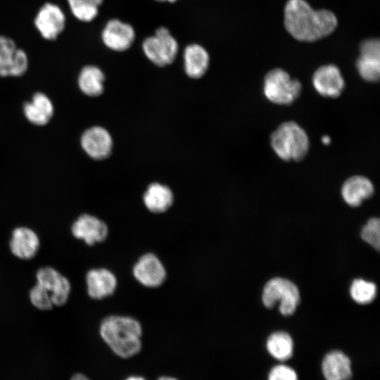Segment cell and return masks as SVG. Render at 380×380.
<instances>
[{
    "label": "cell",
    "mask_w": 380,
    "mask_h": 380,
    "mask_svg": "<svg viewBox=\"0 0 380 380\" xmlns=\"http://www.w3.org/2000/svg\"><path fill=\"white\" fill-rule=\"evenodd\" d=\"M125 380H145V379L141 376H132L128 377Z\"/></svg>",
    "instance_id": "cell-31"
},
{
    "label": "cell",
    "mask_w": 380,
    "mask_h": 380,
    "mask_svg": "<svg viewBox=\"0 0 380 380\" xmlns=\"http://www.w3.org/2000/svg\"><path fill=\"white\" fill-rule=\"evenodd\" d=\"M270 144L277 156L285 161L301 160L310 146L306 132L293 121L281 123L272 133Z\"/></svg>",
    "instance_id": "cell-3"
},
{
    "label": "cell",
    "mask_w": 380,
    "mask_h": 380,
    "mask_svg": "<svg viewBox=\"0 0 380 380\" xmlns=\"http://www.w3.org/2000/svg\"><path fill=\"white\" fill-rule=\"evenodd\" d=\"M356 68L365 81L374 82L380 77V43L377 39L363 41L360 46V56Z\"/></svg>",
    "instance_id": "cell-14"
},
{
    "label": "cell",
    "mask_w": 380,
    "mask_h": 380,
    "mask_svg": "<svg viewBox=\"0 0 380 380\" xmlns=\"http://www.w3.org/2000/svg\"><path fill=\"white\" fill-rule=\"evenodd\" d=\"M141 46L146 57L158 67L172 63L179 51L177 41L165 27L156 29L153 35L143 41Z\"/></svg>",
    "instance_id": "cell-6"
},
{
    "label": "cell",
    "mask_w": 380,
    "mask_h": 380,
    "mask_svg": "<svg viewBox=\"0 0 380 380\" xmlns=\"http://www.w3.org/2000/svg\"><path fill=\"white\" fill-rule=\"evenodd\" d=\"M262 301L267 308H272L279 302L280 313L284 316L291 315L300 303L299 290L289 279L274 277L264 286Z\"/></svg>",
    "instance_id": "cell-4"
},
{
    "label": "cell",
    "mask_w": 380,
    "mask_h": 380,
    "mask_svg": "<svg viewBox=\"0 0 380 380\" xmlns=\"http://www.w3.org/2000/svg\"><path fill=\"white\" fill-rule=\"evenodd\" d=\"M267 380H298V376L293 367L281 362L270 369Z\"/></svg>",
    "instance_id": "cell-28"
},
{
    "label": "cell",
    "mask_w": 380,
    "mask_h": 380,
    "mask_svg": "<svg viewBox=\"0 0 380 380\" xmlns=\"http://www.w3.org/2000/svg\"><path fill=\"white\" fill-rule=\"evenodd\" d=\"M39 247V236L32 229L20 226L12 231L9 248L17 258L30 260L37 255Z\"/></svg>",
    "instance_id": "cell-16"
},
{
    "label": "cell",
    "mask_w": 380,
    "mask_h": 380,
    "mask_svg": "<svg viewBox=\"0 0 380 380\" xmlns=\"http://www.w3.org/2000/svg\"><path fill=\"white\" fill-rule=\"evenodd\" d=\"M146 208L151 213L160 214L169 210L174 203L172 191L167 185L153 182L143 195Z\"/></svg>",
    "instance_id": "cell-22"
},
{
    "label": "cell",
    "mask_w": 380,
    "mask_h": 380,
    "mask_svg": "<svg viewBox=\"0 0 380 380\" xmlns=\"http://www.w3.org/2000/svg\"><path fill=\"white\" fill-rule=\"evenodd\" d=\"M81 148L91 159L108 158L113 151V140L110 132L101 126H92L85 129L80 139Z\"/></svg>",
    "instance_id": "cell-10"
},
{
    "label": "cell",
    "mask_w": 380,
    "mask_h": 380,
    "mask_svg": "<svg viewBox=\"0 0 380 380\" xmlns=\"http://www.w3.org/2000/svg\"><path fill=\"white\" fill-rule=\"evenodd\" d=\"M158 380H177L173 377L170 376H162L158 379Z\"/></svg>",
    "instance_id": "cell-32"
},
{
    "label": "cell",
    "mask_w": 380,
    "mask_h": 380,
    "mask_svg": "<svg viewBox=\"0 0 380 380\" xmlns=\"http://www.w3.org/2000/svg\"><path fill=\"white\" fill-rule=\"evenodd\" d=\"M157 1H160V2H170V3H175L176 1H177L178 0H156Z\"/></svg>",
    "instance_id": "cell-33"
},
{
    "label": "cell",
    "mask_w": 380,
    "mask_h": 380,
    "mask_svg": "<svg viewBox=\"0 0 380 380\" xmlns=\"http://www.w3.org/2000/svg\"><path fill=\"white\" fill-rule=\"evenodd\" d=\"M312 81L316 91L325 97L336 98L341 94L345 87L341 72L334 64L319 67L315 71Z\"/></svg>",
    "instance_id": "cell-15"
},
{
    "label": "cell",
    "mask_w": 380,
    "mask_h": 380,
    "mask_svg": "<svg viewBox=\"0 0 380 380\" xmlns=\"http://www.w3.org/2000/svg\"><path fill=\"white\" fill-rule=\"evenodd\" d=\"M374 192L372 182L362 175L348 178L341 187L343 201L351 207L359 206L364 200L370 198Z\"/></svg>",
    "instance_id": "cell-20"
},
{
    "label": "cell",
    "mask_w": 380,
    "mask_h": 380,
    "mask_svg": "<svg viewBox=\"0 0 380 380\" xmlns=\"http://www.w3.org/2000/svg\"><path fill=\"white\" fill-rule=\"evenodd\" d=\"M34 24L42 37L53 41L65 28V14L60 6L46 2L38 10Z\"/></svg>",
    "instance_id": "cell-9"
},
{
    "label": "cell",
    "mask_w": 380,
    "mask_h": 380,
    "mask_svg": "<svg viewBox=\"0 0 380 380\" xmlns=\"http://www.w3.org/2000/svg\"><path fill=\"white\" fill-rule=\"evenodd\" d=\"M72 235L88 246L104 241L108 235V227L99 217L90 215H80L72 224Z\"/></svg>",
    "instance_id": "cell-12"
},
{
    "label": "cell",
    "mask_w": 380,
    "mask_h": 380,
    "mask_svg": "<svg viewBox=\"0 0 380 380\" xmlns=\"http://www.w3.org/2000/svg\"><path fill=\"white\" fill-rule=\"evenodd\" d=\"M132 273L138 282L148 288L160 286L167 277L165 266L152 253H145L137 260L133 266Z\"/></svg>",
    "instance_id": "cell-11"
},
{
    "label": "cell",
    "mask_w": 380,
    "mask_h": 380,
    "mask_svg": "<svg viewBox=\"0 0 380 380\" xmlns=\"http://www.w3.org/2000/svg\"><path fill=\"white\" fill-rule=\"evenodd\" d=\"M35 284L48 296L54 307L64 305L70 298V281L52 267H42L37 271Z\"/></svg>",
    "instance_id": "cell-7"
},
{
    "label": "cell",
    "mask_w": 380,
    "mask_h": 380,
    "mask_svg": "<svg viewBox=\"0 0 380 380\" xmlns=\"http://www.w3.org/2000/svg\"><path fill=\"white\" fill-rule=\"evenodd\" d=\"M284 13L286 31L300 42H312L327 37L338 25L332 11L315 10L305 0H288Z\"/></svg>",
    "instance_id": "cell-1"
},
{
    "label": "cell",
    "mask_w": 380,
    "mask_h": 380,
    "mask_svg": "<svg viewBox=\"0 0 380 380\" xmlns=\"http://www.w3.org/2000/svg\"><path fill=\"white\" fill-rule=\"evenodd\" d=\"M266 349L269 355L280 362H284L293 355L294 343L286 331H277L267 338Z\"/></svg>",
    "instance_id": "cell-24"
},
{
    "label": "cell",
    "mask_w": 380,
    "mask_h": 380,
    "mask_svg": "<svg viewBox=\"0 0 380 380\" xmlns=\"http://www.w3.org/2000/svg\"><path fill=\"white\" fill-rule=\"evenodd\" d=\"M71 380H89L85 375L82 374H76L73 375Z\"/></svg>",
    "instance_id": "cell-29"
},
{
    "label": "cell",
    "mask_w": 380,
    "mask_h": 380,
    "mask_svg": "<svg viewBox=\"0 0 380 380\" xmlns=\"http://www.w3.org/2000/svg\"><path fill=\"white\" fill-rule=\"evenodd\" d=\"M135 37L134 27L117 18L109 20L101 34V40L107 48L120 52L129 49L134 43Z\"/></svg>",
    "instance_id": "cell-13"
},
{
    "label": "cell",
    "mask_w": 380,
    "mask_h": 380,
    "mask_svg": "<svg viewBox=\"0 0 380 380\" xmlns=\"http://www.w3.org/2000/svg\"><path fill=\"white\" fill-rule=\"evenodd\" d=\"M321 141L324 145H329L331 143V138L329 136L324 135L322 137Z\"/></svg>",
    "instance_id": "cell-30"
},
{
    "label": "cell",
    "mask_w": 380,
    "mask_h": 380,
    "mask_svg": "<svg viewBox=\"0 0 380 380\" xmlns=\"http://www.w3.org/2000/svg\"><path fill=\"white\" fill-rule=\"evenodd\" d=\"M321 371L325 380H350L353 376L350 357L339 350L325 354L321 362Z\"/></svg>",
    "instance_id": "cell-19"
},
{
    "label": "cell",
    "mask_w": 380,
    "mask_h": 380,
    "mask_svg": "<svg viewBox=\"0 0 380 380\" xmlns=\"http://www.w3.org/2000/svg\"><path fill=\"white\" fill-rule=\"evenodd\" d=\"M349 293L352 299L357 303L368 304L376 297V286L374 282L363 279H355L352 281Z\"/></svg>",
    "instance_id": "cell-26"
},
{
    "label": "cell",
    "mask_w": 380,
    "mask_h": 380,
    "mask_svg": "<svg viewBox=\"0 0 380 380\" xmlns=\"http://www.w3.org/2000/svg\"><path fill=\"white\" fill-rule=\"evenodd\" d=\"M99 332L105 343L121 357H131L141 348V325L132 317L108 316L101 322Z\"/></svg>",
    "instance_id": "cell-2"
},
{
    "label": "cell",
    "mask_w": 380,
    "mask_h": 380,
    "mask_svg": "<svg viewBox=\"0 0 380 380\" xmlns=\"http://www.w3.org/2000/svg\"><path fill=\"white\" fill-rule=\"evenodd\" d=\"M28 68L27 53L18 48L11 38L0 35V77H21Z\"/></svg>",
    "instance_id": "cell-8"
},
{
    "label": "cell",
    "mask_w": 380,
    "mask_h": 380,
    "mask_svg": "<svg viewBox=\"0 0 380 380\" xmlns=\"http://www.w3.org/2000/svg\"><path fill=\"white\" fill-rule=\"evenodd\" d=\"M302 85L281 68H274L265 75L263 93L270 102L278 105H290L300 96Z\"/></svg>",
    "instance_id": "cell-5"
},
{
    "label": "cell",
    "mask_w": 380,
    "mask_h": 380,
    "mask_svg": "<svg viewBox=\"0 0 380 380\" xmlns=\"http://www.w3.org/2000/svg\"><path fill=\"white\" fill-rule=\"evenodd\" d=\"M360 237L376 251L380 247V224L379 219L372 217L362 227Z\"/></svg>",
    "instance_id": "cell-27"
},
{
    "label": "cell",
    "mask_w": 380,
    "mask_h": 380,
    "mask_svg": "<svg viewBox=\"0 0 380 380\" xmlns=\"http://www.w3.org/2000/svg\"><path fill=\"white\" fill-rule=\"evenodd\" d=\"M184 69L186 75L192 79H200L207 72L210 56L201 44H191L184 51Z\"/></svg>",
    "instance_id": "cell-21"
},
{
    "label": "cell",
    "mask_w": 380,
    "mask_h": 380,
    "mask_svg": "<svg viewBox=\"0 0 380 380\" xmlns=\"http://www.w3.org/2000/svg\"><path fill=\"white\" fill-rule=\"evenodd\" d=\"M67 2L76 19L89 23L97 17L103 0H67Z\"/></svg>",
    "instance_id": "cell-25"
},
{
    "label": "cell",
    "mask_w": 380,
    "mask_h": 380,
    "mask_svg": "<svg viewBox=\"0 0 380 380\" xmlns=\"http://www.w3.org/2000/svg\"><path fill=\"white\" fill-rule=\"evenodd\" d=\"M105 80L104 72L99 67L87 65L81 68L77 82L82 94L90 97H97L103 93Z\"/></svg>",
    "instance_id": "cell-23"
},
{
    "label": "cell",
    "mask_w": 380,
    "mask_h": 380,
    "mask_svg": "<svg viewBox=\"0 0 380 380\" xmlns=\"http://www.w3.org/2000/svg\"><path fill=\"white\" fill-rule=\"evenodd\" d=\"M55 108L52 100L42 91L35 92L30 101L23 106L25 119L32 125L42 127L49 123L53 117Z\"/></svg>",
    "instance_id": "cell-17"
},
{
    "label": "cell",
    "mask_w": 380,
    "mask_h": 380,
    "mask_svg": "<svg viewBox=\"0 0 380 380\" xmlns=\"http://www.w3.org/2000/svg\"><path fill=\"white\" fill-rule=\"evenodd\" d=\"M87 291L89 296L101 300L113 295L117 288L115 275L106 268H93L85 276Z\"/></svg>",
    "instance_id": "cell-18"
}]
</instances>
